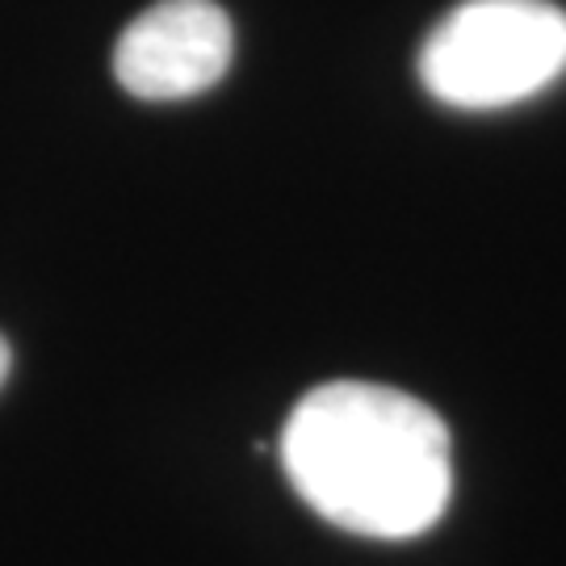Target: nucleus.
<instances>
[{
	"label": "nucleus",
	"instance_id": "f257e3e1",
	"mask_svg": "<svg viewBox=\"0 0 566 566\" xmlns=\"http://www.w3.org/2000/svg\"><path fill=\"white\" fill-rule=\"evenodd\" d=\"M282 465L327 525L378 542L428 533L453 495L446 420L378 382L306 390L282 428Z\"/></svg>",
	"mask_w": 566,
	"mask_h": 566
},
{
	"label": "nucleus",
	"instance_id": "f03ea898",
	"mask_svg": "<svg viewBox=\"0 0 566 566\" xmlns=\"http://www.w3.org/2000/svg\"><path fill=\"white\" fill-rule=\"evenodd\" d=\"M420 84L449 109H507L566 72V9L549 0H462L416 60Z\"/></svg>",
	"mask_w": 566,
	"mask_h": 566
},
{
	"label": "nucleus",
	"instance_id": "7ed1b4c3",
	"mask_svg": "<svg viewBox=\"0 0 566 566\" xmlns=\"http://www.w3.org/2000/svg\"><path fill=\"white\" fill-rule=\"evenodd\" d=\"M231 55L235 30L214 0H160L122 30L114 76L139 102H185L223 81Z\"/></svg>",
	"mask_w": 566,
	"mask_h": 566
},
{
	"label": "nucleus",
	"instance_id": "20e7f679",
	"mask_svg": "<svg viewBox=\"0 0 566 566\" xmlns=\"http://www.w3.org/2000/svg\"><path fill=\"white\" fill-rule=\"evenodd\" d=\"M9 365H13V357H9V344H4V336H0V386H4V378H9Z\"/></svg>",
	"mask_w": 566,
	"mask_h": 566
}]
</instances>
